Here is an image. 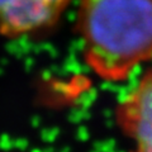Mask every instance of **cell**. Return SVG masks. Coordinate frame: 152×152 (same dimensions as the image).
Here are the masks:
<instances>
[{"mask_svg": "<svg viewBox=\"0 0 152 152\" xmlns=\"http://www.w3.org/2000/svg\"><path fill=\"white\" fill-rule=\"evenodd\" d=\"M76 28L85 64L104 81L152 58V0H79Z\"/></svg>", "mask_w": 152, "mask_h": 152, "instance_id": "1", "label": "cell"}, {"mask_svg": "<svg viewBox=\"0 0 152 152\" xmlns=\"http://www.w3.org/2000/svg\"><path fill=\"white\" fill-rule=\"evenodd\" d=\"M71 0H0V37L18 39L53 28Z\"/></svg>", "mask_w": 152, "mask_h": 152, "instance_id": "2", "label": "cell"}, {"mask_svg": "<svg viewBox=\"0 0 152 152\" xmlns=\"http://www.w3.org/2000/svg\"><path fill=\"white\" fill-rule=\"evenodd\" d=\"M115 118L131 152H152V69L119 102Z\"/></svg>", "mask_w": 152, "mask_h": 152, "instance_id": "3", "label": "cell"}]
</instances>
